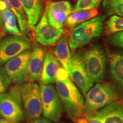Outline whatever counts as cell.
Returning a JSON list of instances; mask_svg holds the SVG:
<instances>
[{
    "instance_id": "6da1fadb",
    "label": "cell",
    "mask_w": 123,
    "mask_h": 123,
    "mask_svg": "<svg viewBox=\"0 0 123 123\" xmlns=\"http://www.w3.org/2000/svg\"><path fill=\"white\" fill-rule=\"evenodd\" d=\"M55 83L56 91L67 116L73 121L78 120L84 111L83 98L63 67L58 71Z\"/></svg>"
},
{
    "instance_id": "7a4b0ae2",
    "label": "cell",
    "mask_w": 123,
    "mask_h": 123,
    "mask_svg": "<svg viewBox=\"0 0 123 123\" xmlns=\"http://www.w3.org/2000/svg\"><path fill=\"white\" fill-rule=\"evenodd\" d=\"M105 15H100L86 21L73 29L69 35L68 44L72 52L90 43L99 37L104 30Z\"/></svg>"
},
{
    "instance_id": "3957f363",
    "label": "cell",
    "mask_w": 123,
    "mask_h": 123,
    "mask_svg": "<svg viewBox=\"0 0 123 123\" xmlns=\"http://www.w3.org/2000/svg\"><path fill=\"white\" fill-rule=\"evenodd\" d=\"M25 116L20 86L14 85L0 95V116L14 122H21Z\"/></svg>"
},
{
    "instance_id": "277c9868",
    "label": "cell",
    "mask_w": 123,
    "mask_h": 123,
    "mask_svg": "<svg viewBox=\"0 0 123 123\" xmlns=\"http://www.w3.org/2000/svg\"><path fill=\"white\" fill-rule=\"evenodd\" d=\"M86 68L93 82H100L103 79L107 66V56L102 46L94 43L84 53Z\"/></svg>"
},
{
    "instance_id": "5b68a950",
    "label": "cell",
    "mask_w": 123,
    "mask_h": 123,
    "mask_svg": "<svg viewBox=\"0 0 123 123\" xmlns=\"http://www.w3.org/2000/svg\"><path fill=\"white\" fill-rule=\"evenodd\" d=\"M84 111L88 117L116 99V93L108 84L98 83L87 92Z\"/></svg>"
},
{
    "instance_id": "8992f818",
    "label": "cell",
    "mask_w": 123,
    "mask_h": 123,
    "mask_svg": "<svg viewBox=\"0 0 123 123\" xmlns=\"http://www.w3.org/2000/svg\"><path fill=\"white\" fill-rule=\"evenodd\" d=\"M25 115L29 120L41 117L42 104L40 87L35 82L27 81L20 86Z\"/></svg>"
},
{
    "instance_id": "52a82bcc",
    "label": "cell",
    "mask_w": 123,
    "mask_h": 123,
    "mask_svg": "<svg viewBox=\"0 0 123 123\" xmlns=\"http://www.w3.org/2000/svg\"><path fill=\"white\" fill-rule=\"evenodd\" d=\"M33 43L26 35H9L0 39V66L32 48Z\"/></svg>"
},
{
    "instance_id": "ba28073f",
    "label": "cell",
    "mask_w": 123,
    "mask_h": 123,
    "mask_svg": "<svg viewBox=\"0 0 123 123\" xmlns=\"http://www.w3.org/2000/svg\"><path fill=\"white\" fill-rule=\"evenodd\" d=\"M42 113L44 117L54 123L61 120L63 112V107L56 90L51 84H40Z\"/></svg>"
},
{
    "instance_id": "9c48e42d",
    "label": "cell",
    "mask_w": 123,
    "mask_h": 123,
    "mask_svg": "<svg viewBox=\"0 0 123 123\" xmlns=\"http://www.w3.org/2000/svg\"><path fill=\"white\" fill-rule=\"evenodd\" d=\"M84 53L78 51L71 58L68 74L71 80L79 88L84 95L90 90L93 82L86 71L83 57Z\"/></svg>"
},
{
    "instance_id": "30bf717a",
    "label": "cell",
    "mask_w": 123,
    "mask_h": 123,
    "mask_svg": "<svg viewBox=\"0 0 123 123\" xmlns=\"http://www.w3.org/2000/svg\"><path fill=\"white\" fill-rule=\"evenodd\" d=\"M31 49L10 59L5 64V69L14 85L21 86L28 81V69Z\"/></svg>"
},
{
    "instance_id": "8fae6325",
    "label": "cell",
    "mask_w": 123,
    "mask_h": 123,
    "mask_svg": "<svg viewBox=\"0 0 123 123\" xmlns=\"http://www.w3.org/2000/svg\"><path fill=\"white\" fill-rule=\"evenodd\" d=\"M63 33V29H56L49 24L43 13L39 22L33 30V37L38 43L48 46L55 43Z\"/></svg>"
},
{
    "instance_id": "7c38bea8",
    "label": "cell",
    "mask_w": 123,
    "mask_h": 123,
    "mask_svg": "<svg viewBox=\"0 0 123 123\" xmlns=\"http://www.w3.org/2000/svg\"><path fill=\"white\" fill-rule=\"evenodd\" d=\"M108 58L112 81L116 92L123 98V50L112 51Z\"/></svg>"
},
{
    "instance_id": "4fadbf2b",
    "label": "cell",
    "mask_w": 123,
    "mask_h": 123,
    "mask_svg": "<svg viewBox=\"0 0 123 123\" xmlns=\"http://www.w3.org/2000/svg\"><path fill=\"white\" fill-rule=\"evenodd\" d=\"M88 118L100 123H123V103L113 101Z\"/></svg>"
},
{
    "instance_id": "5bb4252c",
    "label": "cell",
    "mask_w": 123,
    "mask_h": 123,
    "mask_svg": "<svg viewBox=\"0 0 123 123\" xmlns=\"http://www.w3.org/2000/svg\"><path fill=\"white\" fill-rule=\"evenodd\" d=\"M28 69V81L39 80L43 66L45 53L44 49L37 44H33Z\"/></svg>"
},
{
    "instance_id": "9a60e30c",
    "label": "cell",
    "mask_w": 123,
    "mask_h": 123,
    "mask_svg": "<svg viewBox=\"0 0 123 123\" xmlns=\"http://www.w3.org/2000/svg\"><path fill=\"white\" fill-rule=\"evenodd\" d=\"M61 68V63L51 51H47L45 53L40 79L41 83L51 84L56 82V76Z\"/></svg>"
},
{
    "instance_id": "2e32d148",
    "label": "cell",
    "mask_w": 123,
    "mask_h": 123,
    "mask_svg": "<svg viewBox=\"0 0 123 123\" xmlns=\"http://www.w3.org/2000/svg\"><path fill=\"white\" fill-rule=\"evenodd\" d=\"M27 16L30 30L33 31L42 14V7L40 0H20Z\"/></svg>"
},
{
    "instance_id": "e0dca14e",
    "label": "cell",
    "mask_w": 123,
    "mask_h": 123,
    "mask_svg": "<svg viewBox=\"0 0 123 123\" xmlns=\"http://www.w3.org/2000/svg\"><path fill=\"white\" fill-rule=\"evenodd\" d=\"M68 41L66 37H61L56 42L54 53L57 58L62 67L68 73V67L71 55L70 50Z\"/></svg>"
},
{
    "instance_id": "ac0fdd59",
    "label": "cell",
    "mask_w": 123,
    "mask_h": 123,
    "mask_svg": "<svg viewBox=\"0 0 123 123\" xmlns=\"http://www.w3.org/2000/svg\"><path fill=\"white\" fill-rule=\"evenodd\" d=\"M98 14L99 12L96 9L73 12L68 15L64 25L66 27L73 29L86 21L96 17Z\"/></svg>"
},
{
    "instance_id": "d6986e66",
    "label": "cell",
    "mask_w": 123,
    "mask_h": 123,
    "mask_svg": "<svg viewBox=\"0 0 123 123\" xmlns=\"http://www.w3.org/2000/svg\"><path fill=\"white\" fill-rule=\"evenodd\" d=\"M2 15L4 29L6 33L13 35H23L18 29L17 24V17L11 10L8 8L5 9L1 11Z\"/></svg>"
},
{
    "instance_id": "ffe728a7",
    "label": "cell",
    "mask_w": 123,
    "mask_h": 123,
    "mask_svg": "<svg viewBox=\"0 0 123 123\" xmlns=\"http://www.w3.org/2000/svg\"><path fill=\"white\" fill-rule=\"evenodd\" d=\"M44 13L46 14L49 24L56 29H62L68 15L72 13L59 10L45 9Z\"/></svg>"
},
{
    "instance_id": "44dd1931",
    "label": "cell",
    "mask_w": 123,
    "mask_h": 123,
    "mask_svg": "<svg viewBox=\"0 0 123 123\" xmlns=\"http://www.w3.org/2000/svg\"><path fill=\"white\" fill-rule=\"evenodd\" d=\"M103 7L109 15L123 17V0H104Z\"/></svg>"
},
{
    "instance_id": "7402d4cb",
    "label": "cell",
    "mask_w": 123,
    "mask_h": 123,
    "mask_svg": "<svg viewBox=\"0 0 123 123\" xmlns=\"http://www.w3.org/2000/svg\"><path fill=\"white\" fill-rule=\"evenodd\" d=\"M1 1H2L5 4L7 8H8L9 10H11V11L14 14L15 16H16L18 24H19L20 30H21V33H22V34H24L25 35H30V29L29 27L28 22H27V20L24 19V18L18 13V12L16 10H15L14 7L13 6V5L12 4L10 0H1Z\"/></svg>"
},
{
    "instance_id": "603a6c76",
    "label": "cell",
    "mask_w": 123,
    "mask_h": 123,
    "mask_svg": "<svg viewBox=\"0 0 123 123\" xmlns=\"http://www.w3.org/2000/svg\"><path fill=\"white\" fill-rule=\"evenodd\" d=\"M109 35L123 31V17L113 15L105 23Z\"/></svg>"
},
{
    "instance_id": "cb8c5ba5",
    "label": "cell",
    "mask_w": 123,
    "mask_h": 123,
    "mask_svg": "<svg viewBox=\"0 0 123 123\" xmlns=\"http://www.w3.org/2000/svg\"><path fill=\"white\" fill-rule=\"evenodd\" d=\"M45 5V9H46L59 10L71 13L73 12V9L71 5L70 2L67 1H53L51 0H46Z\"/></svg>"
},
{
    "instance_id": "d4e9b609",
    "label": "cell",
    "mask_w": 123,
    "mask_h": 123,
    "mask_svg": "<svg viewBox=\"0 0 123 123\" xmlns=\"http://www.w3.org/2000/svg\"><path fill=\"white\" fill-rule=\"evenodd\" d=\"M103 0H78L73 12L79 10H88L96 8Z\"/></svg>"
},
{
    "instance_id": "484cf974",
    "label": "cell",
    "mask_w": 123,
    "mask_h": 123,
    "mask_svg": "<svg viewBox=\"0 0 123 123\" xmlns=\"http://www.w3.org/2000/svg\"><path fill=\"white\" fill-rule=\"evenodd\" d=\"M13 83L5 67L0 66V95L7 92Z\"/></svg>"
},
{
    "instance_id": "4316f807",
    "label": "cell",
    "mask_w": 123,
    "mask_h": 123,
    "mask_svg": "<svg viewBox=\"0 0 123 123\" xmlns=\"http://www.w3.org/2000/svg\"><path fill=\"white\" fill-rule=\"evenodd\" d=\"M108 42L111 45L123 50V31L109 35Z\"/></svg>"
},
{
    "instance_id": "83f0119b",
    "label": "cell",
    "mask_w": 123,
    "mask_h": 123,
    "mask_svg": "<svg viewBox=\"0 0 123 123\" xmlns=\"http://www.w3.org/2000/svg\"><path fill=\"white\" fill-rule=\"evenodd\" d=\"M10 1L14 9L18 12V13L24 18V19L27 20V16L24 11L20 0H10Z\"/></svg>"
},
{
    "instance_id": "f1b7e54d",
    "label": "cell",
    "mask_w": 123,
    "mask_h": 123,
    "mask_svg": "<svg viewBox=\"0 0 123 123\" xmlns=\"http://www.w3.org/2000/svg\"><path fill=\"white\" fill-rule=\"evenodd\" d=\"M30 123H54V122L45 117H39L37 119L31 120Z\"/></svg>"
},
{
    "instance_id": "f546056e",
    "label": "cell",
    "mask_w": 123,
    "mask_h": 123,
    "mask_svg": "<svg viewBox=\"0 0 123 123\" xmlns=\"http://www.w3.org/2000/svg\"><path fill=\"white\" fill-rule=\"evenodd\" d=\"M6 6L2 1L0 0V30H4V22H3L2 15L1 11L6 8Z\"/></svg>"
},
{
    "instance_id": "4dcf8cb0",
    "label": "cell",
    "mask_w": 123,
    "mask_h": 123,
    "mask_svg": "<svg viewBox=\"0 0 123 123\" xmlns=\"http://www.w3.org/2000/svg\"><path fill=\"white\" fill-rule=\"evenodd\" d=\"M0 123H21L20 122H14V121H12L9 120L5 119L4 118L3 119H0Z\"/></svg>"
},
{
    "instance_id": "1f68e13d",
    "label": "cell",
    "mask_w": 123,
    "mask_h": 123,
    "mask_svg": "<svg viewBox=\"0 0 123 123\" xmlns=\"http://www.w3.org/2000/svg\"><path fill=\"white\" fill-rule=\"evenodd\" d=\"M6 35V32L4 30H0V39L4 37Z\"/></svg>"
},
{
    "instance_id": "d6a6232c",
    "label": "cell",
    "mask_w": 123,
    "mask_h": 123,
    "mask_svg": "<svg viewBox=\"0 0 123 123\" xmlns=\"http://www.w3.org/2000/svg\"><path fill=\"white\" fill-rule=\"evenodd\" d=\"M86 123H100L98 122V121H90V122Z\"/></svg>"
}]
</instances>
